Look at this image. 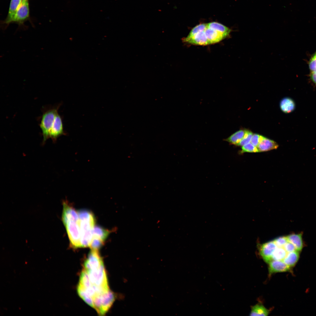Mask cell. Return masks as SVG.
I'll use <instances>...</instances> for the list:
<instances>
[{
	"label": "cell",
	"instance_id": "6da1fadb",
	"mask_svg": "<svg viewBox=\"0 0 316 316\" xmlns=\"http://www.w3.org/2000/svg\"><path fill=\"white\" fill-rule=\"evenodd\" d=\"M63 205L62 220L70 244L74 248H80V219L78 211L66 201H63Z\"/></svg>",
	"mask_w": 316,
	"mask_h": 316
},
{
	"label": "cell",
	"instance_id": "7a4b0ae2",
	"mask_svg": "<svg viewBox=\"0 0 316 316\" xmlns=\"http://www.w3.org/2000/svg\"><path fill=\"white\" fill-rule=\"evenodd\" d=\"M80 219L81 247H90L92 241L95 219L90 211L82 209L78 211Z\"/></svg>",
	"mask_w": 316,
	"mask_h": 316
},
{
	"label": "cell",
	"instance_id": "3957f363",
	"mask_svg": "<svg viewBox=\"0 0 316 316\" xmlns=\"http://www.w3.org/2000/svg\"><path fill=\"white\" fill-rule=\"evenodd\" d=\"M93 285L99 288L109 289L107 276L103 263L84 268Z\"/></svg>",
	"mask_w": 316,
	"mask_h": 316
},
{
	"label": "cell",
	"instance_id": "277c9868",
	"mask_svg": "<svg viewBox=\"0 0 316 316\" xmlns=\"http://www.w3.org/2000/svg\"><path fill=\"white\" fill-rule=\"evenodd\" d=\"M59 107V105L56 107L49 109L43 114L40 123V127L43 137V144H44L46 140L49 138V132L55 117L58 113V111Z\"/></svg>",
	"mask_w": 316,
	"mask_h": 316
},
{
	"label": "cell",
	"instance_id": "5b68a950",
	"mask_svg": "<svg viewBox=\"0 0 316 316\" xmlns=\"http://www.w3.org/2000/svg\"><path fill=\"white\" fill-rule=\"evenodd\" d=\"M110 231L98 226H95L90 246L91 249L99 250L109 234Z\"/></svg>",
	"mask_w": 316,
	"mask_h": 316
},
{
	"label": "cell",
	"instance_id": "8992f818",
	"mask_svg": "<svg viewBox=\"0 0 316 316\" xmlns=\"http://www.w3.org/2000/svg\"><path fill=\"white\" fill-rule=\"evenodd\" d=\"M65 135L66 133L63 130L62 118L58 113L50 129L49 138H51L54 142H55L59 137L62 135Z\"/></svg>",
	"mask_w": 316,
	"mask_h": 316
},
{
	"label": "cell",
	"instance_id": "52a82bcc",
	"mask_svg": "<svg viewBox=\"0 0 316 316\" xmlns=\"http://www.w3.org/2000/svg\"><path fill=\"white\" fill-rule=\"evenodd\" d=\"M277 247L274 241L263 244L260 246V253L265 262L269 263L272 260V255Z\"/></svg>",
	"mask_w": 316,
	"mask_h": 316
},
{
	"label": "cell",
	"instance_id": "ba28073f",
	"mask_svg": "<svg viewBox=\"0 0 316 316\" xmlns=\"http://www.w3.org/2000/svg\"><path fill=\"white\" fill-rule=\"evenodd\" d=\"M29 9L28 0H22L12 22L21 23L29 17Z\"/></svg>",
	"mask_w": 316,
	"mask_h": 316
},
{
	"label": "cell",
	"instance_id": "9c48e42d",
	"mask_svg": "<svg viewBox=\"0 0 316 316\" xmlns=\"http://www.w3.org/2000/svg\"><path fill=\"white\" fill-rule=\"evenodd\" d=\"M115 299L114 294L110 291L104 293L101 299V308L99 314L103 315L109 309Z\"/></svg>",
	"mask_w": 316,
	"mask_h": 316
},
{
	"label": "cell",
	"instance_id": "30bf717a",
	"mask_svg": "<svg viewBox=\"0 0 316 316\" xmlns=\"http://www.w3.org/2000/svg\"><path fill=\"white\" fill-rule=\"evenodd\" d=\"M204 32L209 45L219 42L227 37L222 33L207 26Z\"/></svg>",
	"mask_w": 316,
	"mask_h": 316
},
{
	"label": "cell",
	"instance_id": "8fae6325",
	"mask_svg": "<svg viewBox=\"0 0 316 316\" xmlns=\"http://www.w3.org/2000/svg\"><path fill=\"white\" fill-rule=\"evenodd\" d=\"M269 275L277 272L288 271L290 267L282 260H272L269 263Z\"/></svg>",
	"mask_w": 316,
	"mask_h": 316
},
{
	"label": "cell",
	"instance_id": "7c38bea8",
	"mask_svg": "<svg viewBox=\"0 0 316 316\" xmlns=\"http://www.w3.org/2000/svg\"><path fill=\"white\" fill-rule=\"evenodd\" d=\"M278 146V145L275 142L265 137L257 147L259 152H263L276 149Z\"/></svg>",
	"mask_w": 316,
	"mask_h": 316
},
{
	"label": "cell",
	"instance_id": "4fadbf2b",
	"mask_svg": "<svg viewBox=\"0 0 316 316\" xmlns=\"http://www.w3.org/2000/svg\"><path fill=\"white\" fill-rule=\"evenodd\" d=\"M22 0H11L9 11L5 23L6 24L11 22Z\"/></svg>",
	"mask_w": 316,
	"mask_h": 316
},
{
	"label": "cell",
	"instance_id": "5bb4252c",
	"mask_svg": "<svg viewBox=\"0 0 316 316\" xmlns=\"http://www.w3.org/2000/svg\"><path fill=\"white\" fill-rule=\"evenodd\" d=\"M280 106L281 110L284 113H288L293 111L295 108L294 101L289 97H285L280 102Z\"/></svg>",
	"mask_w": 316,
	"mask_h": 316
},
{
	"label": "cell",
	"instance_id": "9a60e30c",
	"mask_svg": "<svg viewBox=\"0 0 316 316\" xmlns=\"http://www.w3.org/2000/svg\"><path fill=\"white\" fill-rule=\"evenodd\" d=\"M302 235V233L292 234L286 236L288 241L294 245L298 251L301 250L303 247Z\"/></svg>",
	"mask_w": 316,
	"mask_h": 316
},
{
	"label": "cell",
	"instance_id": "2e32d148",
	"mask_svg": "<svg viewBox=\"0 0 316 316\" xmlns=\"http://www.w3.org/2000/svg\"><path fill=\"white\" fill-rule=\"evenodd\" d=\"M246 129H241L224 140L230 143L236 145L244 137Z\"/></svg>",
	"mask_w": 316,
	"mask_h": 316
},
{
	"label": "cell",
	"instance_id": "e0dca14e",
	"mask_svg": "<svg viewBox=\"0 0 316 316\" xmlns=\"http://www.w3.org/2000/svg\"><path fill=\"white\" fill-rule=\"evenodd\" d=\"M299 257L298 251L296 250L287 253L286 256L282 261L290 267H292L296 263Z\"/></svg>",
	"mask_w": 316,
	"mask_h": 316
},
{
	"label": "cell",
	"instance_id": "ac0fdd59",
	"mask_svg": "<svg viewBox=\"0 0 316 316\" xmlns=\"http://www.w3.org/2000/svg\"><path fill=\"white\" fill-rule=\"evenodd\" d=\"M207 27L217 31L228 36L231 30L226 26L216 22H212L207 24Z\"/></svg>",
	"mask_w": 316,
	"mask_h": 316
},
{
	"label": "cell",
	"instance_id": "d6986e66",
	"mask_svg": "<svg viewBox=\"0 0 316 316\" xmlns=\"http://www.w3.org/2000/svg\"><path fill=\"white\" fill-rule=\"evenodd\" d=\"M269 310L262 305L256 304L251 308L250 316H267L269 313Z\"/></svg>",
	"mask_w": 316,
	"mask_h": 316
},
{
	"label": "cell",
	"instance_id": "ffe728a7",
	"mask_svg": "<svg viewBox=\"0 0 316 316\" xmlns=\"http://www.w3.org/2000/svg\"><path fill=\"white\" fill-rule=\"evenodd\" d=\"M287 254V252L283 247H277L272 255V260H283Z\"/></svg>",
	"mask_w": 316,
	"mask_h": 316
},
{
	"label": "cell",
	"instance_id": "44dd1931",
	"mask_svg": "<svg viewBox=\"0 0 316 316\" xmlns=\"http://www.w3.org/2000/svg\"><path fill=\"white\" fill-rule=\"evenodd\" d=\"M253 134V133L251 131L246 130L244 137L236 146H242L250 143L251 141Z\"/></svg>",
	"mask_w": 316,
	"mask_h": 316
},
{
	"label": "cell",
	"instance_id": "7402d4cb",
	"mask_svg": "<svg viewBox=\"0 0 316 316\" xmlns=\"http://www.w3.org/2000/svg\"><path fill=\"white\" fill-rule=\"evenodd\" d=\"M245 152H259L257 147L253 145L251 143H249L242 146L241 153Z\"/></svg>",
	"mask_w": 316,
	"mask_h": 316
},
{
	"label": "cell",
	"instance_id": "603a6c76",
	"mask_svg": "<svg viewBox=\"0 0 316 316\" xmlns=\"http://www.w3.org/2000/svg\"><path fill=\"white\" fill-rule=\"evenodd\" d=\"M265 138L264 136L257 134H253L251 140V143L257 147L261 141Z\"/></svg>",
	"mask_w": 316,
	"mask_h": 316
},
{
	"label": "cell",
	"instance_id": "cb8c5ba5",
	"mask_svg": "<svg viewBox=\"0 0 316 316\" xmlns=\"http://www.w3.org/2000/svg\"><path fill=\"white\" fill-rule=\"evenodd\" d=\"M277 247H283L288 241L286 236L277 238L274 240Z\"/></svg>",
	"mask_w": 316,
	"mask_h": 316
},
{
	"label": "cell",
	"instance_id": "d4e9b609",
	"mask_svg": "<svg viewBox=\"0 0 316 316\" xmlns=\"http://www.w3.org/2000/svg\"><path fill=\"white\" fill-rule=\"evenodd\" d=\"M309 66L310 69L312 72H316V53L310 59Z\"/></svg>",
	"mask_w": 316,
	"mask_h": 316
},
{
	"label": "cell",
	"instance_id": "484cf974",
	"mask_svg": "<svg viewBox=\"0 0 316 316\" xmlns=\"http://www.w3.org/2000/svg\"><path fill=\"white\" fill-rule=\"evenodd\" d=\"M283 248L287 253L297 250L294 245L288 241L285 244Z\"/></svg>",
	"mask_w": 316,
	"mask_h": 316
},
{
	"label": "cell",
	"instance_id": "4316f807",
	"mask_svg": "<svg viewBox=\"0 0 316 316\" xmlns=\"http://www.w3.org/2000/svg\"><path fill=\"white\" fill-rule=\"evenodd\" d=\"M310 76L312 80L316 84V72H312Z\"/></svg>",
	"mask_w": 316,
	"mask_h": 316
}]
</instances>
